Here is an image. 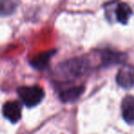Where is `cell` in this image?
<instances>
[{
  "instance_id": "obj_1",
  "label": "cell",
  "mask_w": 134,
  "mask_h": 134,
  "mask_svg": "<svg viewBox=\"0 0 134 134\" xmlns=\"http://www.w3.org/2000/svg\"><path fill=\"white\" fill-rule=\"evenodd\" d=\"M88 67L89 64L86 59L75 58L61 63L58 66L57 72L62 79L71 81L83 76L88 70Z\"/></svg>"
},
{
  "instance_id": "obj_2",
  "label": "cell",
  "mask_w": 134,
  "mask_h": 134,
  "mask_svg": "<svg viewBox=\"0 0 134 134\" xmlns=\"http://www.w3.org/2000/svg\"><path fill=\"white\" fill-rule=\"evenodd\" d=\"M18 94L22 102L29 108L37 106L44 97V91L38 86H21L18 89Z\"/></svg>"
},
{
  "instance_id": "obj_3",
  "label": "cell",
  "mask_w": 134,
  "mask_h": 134,
  "mask_svg": "<svg viewBox=\"0 0 134 134\" xmlns=\"http://www.w3.org/2000/svg\"><path fill=\"white\" fill-rule=\"evenodd\" d=\"M116 80L121 87H132L134 86V67L131 65H123L118 72Z\"/></svg>"
},
{
  "instance_id": "obj_4",
  "label": "cell",
  "mask_w": 134,
  "mask_h": 134,
  "mask_svg": "<svg viewBox=\"0 0 134 134\" xmlns=\"http://www.w3.org/2000/svg\"><path fill=\"white\" fill-rule=\"evenodd\" d=\"M3 114L11 122H18L21 118L20 105L17 101H8L3 106Z\"/></svg>"
},
{
  "instance_id": "obj_5",
  "label": "cell",
  "mask_w": 134,
  "mask_h": 134,
  "mask_svg": "<svg viewBox=\"0 0 134 134\" xmlns=\"http://www.w3.org/2000/svg\"><path fill=\"white\" fill-rule=\"evenodd\" d=\"M121 113L124 120L134 125V96H127L121 103Z\"/></svg>"
},
{
  "instance_id": "obj_6",
  "label": "cell",
  "mask_w": 134,
  "mask_h": 134,
  "mask_svg": "<svg viewBox=\"0 0 134 134\" xmlns=\"http://www.w3.org/2000/svg\"><path fill=\"white\" fill-rule=\"evenodd\" d=\"M132 15V10L126 3H120L116 8V18L118 21L122 24H126Z\"/></svg>"
},
{
  "instance_id": "obj_7",
  "label": "cell",
  "mask_w": 134,
  "mask_h": 134,
  "mask_svg": "<svg viewBox=\"0 0 134 134\" xmlns=\"http://www.w3.org/2000/svg\"><path fill=\"white\" fill-rule=\"evenodd\" d=\"M83 91H84L83 86H74V87L61 92L60 97H61V100H63V102H72L78 98L81 94L83 93Z\"/></svg>"
},
{
  "instance_id": "obj_8",
  "label": "cell",
  "mask_w": 134,
  "mask_h": 134,
  "mask_svg": "<svg viewBox=\"0 0 134 134\" xmlns=\"http://www.w3.org/2000/svg\"><path fill=\"white\" fill-rule=\"evenodd\" d=\"M52 53H53V52H47L39 54L31 61V64L33 65V67L39 70L44 69L45 67L48 66L51 57L52 56Z\"/></svg>"
},
{
  "instance_id": "obj_9",
  "label": "cell",
  "mask_w": 134,
  "mask_h": 134,
  "mask_svg": "<svg viewBox=\"0 0 134 134\" xmlns=\"http://www.w3.org/2000/svg\"><path fill=\"white\" fill-rule=\"evenodd\" d=\"M16 4L13 0H0V16H8L14 12Z\"/></svg>"
}]
</instances>
